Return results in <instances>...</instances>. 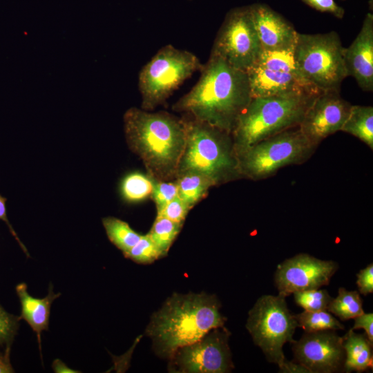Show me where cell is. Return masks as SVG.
<instances>
[{
  "label": "cell",
  "mask_w": 373,
  "mask_h": 373,
  "mask_svg": "<svg viewBox=\"0 0 373 373\" xmlns=\"http://www.w3.org/2000/svg\"><path fill=\"white\" fill-rule=\"evenodd\" d=\"M198 82L173 110L232 133L251 99L247 73L210 54Z\"/></svg>",
  "instance_id": "obj_1"
},
{
  "label": "cell",
  "mask_w": 373,
  "mask_h": 373,
  "mask_svg": "<svg viewBox=\"0 0 373 373\" xmlns=\"http://www.w3.org/2000/svg\"><path fill=\"white\" fill-rule=\"evenodd\" d=\"M214 294L173 293L154 312L146 328L155 354L169 359L177 350L190 345L211 329L223 327L227 318Z\"/></svg>",
  "instance_id": "obj_2"
},
{
  "label": "cell",
  "mask_w": 373,
  "mask_h": 373,
  "mask_svg": "<svg viewBox=\"0 0 373 373\" xmlns=\"http://www.w3.org/2000/svg\"><path fill=\"white\" fill-rule=\"evenodd\" d=\"M124 127L127 144L148 175L155 181L176 178L186 137L183 117L131 108L124 115Z\"/></svg>",
  "instance_id": "obj_3"
},
{
  "label": "cell",
  "mask_w": 373,
  "mask_h": 373,
  "mask_svg": "<svg viewBox=\"0 0 373 373\" xmlns=\"http://www.w3.org/2000/svg\"><path fill=\"white\" fill-rule=\"evenodd\" d=\"M321 92L297 90L251 98L231 133L236 155L264 139L299 126Z\"/></svg>",
  "instance_id": "obj_4"
},
{
  "label": "cell",
  "mask_w": 373,
  "mask_h": 373,
  "mask_svg": "<svg viewBox=\"0 0 373 373\" xmlns=\"http://www.w3.org/2000/svg\"><path fill=\"white\" fill-rule=\"evenodd\" d=\"M183 119L186 137L177 176L195 171L216 186L242 178L231 133L189 115Z\"/></svg>",
  "instance_id": "obj_5"
},
{
  "label": "cell",
  "mask_w": 373,
  "mask_h": 373,
  "mask_svg": "<svg viewBox=\"0 0 373 373\" xmlns=\"http://www.w3.org/2000/svg\"><path fill=\"white\" fill-rule=\"evenodd\" d=\"M344 47L336 32L298 33L294 58L301 78L321 91L340 90L347 77Z\"/></svg>",
  "instance_id": "obj_6"
},
{
  "label": "cell",
  "mask_w": 373,
  "mask_h": 373,
  "mask_svg": "<svg viewBox=\"0 0 373 373\" xmlns=\"http://www.w3.org/2000/svg\"><path fill=\"white\" fill-rule=\"evenodd\" d=\"M312 144L299 126L264 139L237 155L242 178L254 181L274 175L280 168L300 164L313 155Z\"/></svg>",
  "instance_id": "obj_7"
},
{
  "label": "cell",
  "mask_w": 373,
  "mask_h": 373,
  "mask_svg": "<svg viewBox=\"0 0 373 373\" xmlns=\"http://www.w3.org/2000/svg\"><path fill=\"white\" fill-rule=\"evenodd\" d=\"M202 66L199 58L191 52L178 49L171 44L161 48L139 74L142 109L152 111L164 103Z\"/></svg>",
  "instance_id": "obj_8"
},
{
  "label": "cell",
  "mask_w": 373,
  "mask_h": 373,
  "mask_svg": "<svg viewBox=\"0 0 373 373\" xmlns=\"http://www.w3.org/2000/svg\"><path fill=\"white\" fill-rule=\"evenodd\" d=\"M283 296L263 295L249 312L246 328L267 359L280 369L287 362L283 345L294 343L298 323Z\"/></svg>",
  "instance_id": "obj_9"
},
{
  "label": "cell",
  "mask_w": 373,
  "mask_h": 373,
  "mask_svg": "<svg viewBox=\"0 0 373 373\" xmlns=\"http://www.w3.org/2000/svg\"><path fill=\"white\" fill-rule=\"evenodd\" d=\"M229 331L211 329L198 341L177 350L169 359L168 370L174 373H227L233 364L229 346Z\"/></svg>",
  "instance_id": "obj_10"
},
{
  "label": "cell",
  "mask_w": 373,
  "mask_h": 373,
  "mask_svg": "<svg viewBox=\"0 0 373 373\" xmlns=\"http://www.w3.org/2000/svg\"><path fill=\"white\" fill-rule=\"evenodd\" d=\"M261 51L248 8L233 10L228 15L216 35L211 54L247 72L255 64Z\"/></svg>",
  "instance_id": "obj_11"
},
{
  "label": "cell",
  "mask_w": 373,
  "mask_h": 373,
  "mask_svg": "<svg viewBox=\"0 0 373 373\" xmlns=\"http://www.w3.org/2000/svg\"><path fill=\"white\" fill-rule=\"evenodd\" d=\"M338 268L333 260H323L307 254L286 259L277 267L274 281L278 294L285 297L298 291L327 285Z\"/></svg>",
  "instance_id": "obj_12"
},
{
  "label": "cell",
  "mask_w": 373,
  "mask_h": 373,
  "mask_svg": "<svg viewBox=\"0 0 373 373\" xmlns=\"http://www.w3.org/2000/svg\"><path fill=\"white\" fill-rule=\"evenodd\" d=\"M343 338L334 330L305 332L293 343L294 362L311 373H332L343 369L345 350Z\"/></svg>",
  "instance_id": "obj_13"
},
{
  "label": "cell",
  "mask_w": 373,
  "mask_h": 373,
  "mask_svg": "<svg viewBox=\"0 0 373 373\" xmlns=\"http://www.w3.org/2000/svg\"><path fill=\"white\" fill-rule=\"evenodd\" d=\"M340 90L323 91L307 108L299 128L308 140L318 145L329 135L341 130L352 104L340 95Z\"/></svg>",
  "instance_id": "obj_14"
},
{
  "label": "cell",
  "mask_w": 373,
  "mask_h": 373,
  "mask_svg": "<svg viewBox=\"0 0 373 373\" xmlns=\"http://www.w3.org/2000/svg\"><path fill=\"white\" fill-rule=\"evenodd\" d=\"M262 50H294L298 32L278 13L264 4L249 8Z\"/></svg>",
  "instance_id": "obj_15"
},
{
  "label": "cell",
  "mask_w": 373,
  "mask_h": 373,
  "mask_svg": "<svg viewBox=\"0 0 373 373\" xmlns=\"http://www.w3.org/2000/svg\"><path fill=\"white\" fill-rule=\"evenodd\" d=\"M347 76H352L363 91L373 90V15L367 13L352 43L344 48Z\"/></svg>",
  "instance_id": "obj_16"
},
{
  "label": "cell",
  "mask_w": 373,
  "mask_h": 373,
  "mask_svg": "<svg viewBox=\"0 0 373 373\" xmlns=\"http://www.w3.org/2000/svg\"><path fill=\"white\" fill-rule=\"evenodd\" d=\"M251 98L267 97L297 90H318L299 75L254 65L247 71Z\"/></svg>",
  "instance_id": "obj_17"
},
{
  "label": "cell",
  "mask_w": 373,
  "mask_h": 373,
  "mask_svg": "<svg viewBox=\"0 0 373 373\" xmlns=\"http://www.w3.org/2000/svg\"><path fill=\"white\" fill-rule=\"evenodd\" d=\"M15 289L21 306L19 318L24 319L37 334L41 350V334L43 331L48 329L51 305L61 294H55L52 287H50L46 297L34 298L28 294L27 285L23 283L18 284Z\"/></svg>",
  "instance_id": "obj_18"
},
{
  "label": "cell",
  "mask_w": 373,
  "mask_h": 373,
  "mask_svg": "<svg viewBox=\"0 0 373 373\" xmlns=\"http://www.w3.org/2000/svg\"><path fill=\"white\" fill-rule=\"evenodd\" d=\"M345 357V372H361L372 367V343L365 334H357L352 328L343 336Z\"/></svg>",
  "instance_id": "obj_19"
},
{
  "label": "cell",
  "mask_w": 373,
  "mask_h": 373,
  "mask_svg": "<svg viewBox=\"0 0 373 373\" xmlns=\"http://www.w3.org/2000/svg\"><path fill=\"white\" fill-rule=\"evenodd\" d=\"M175 182L178 196L190 209L207 194L211 186H216L208 177L195 171L178 175Z\"/></svg>",
  "instance_id": "obj_20"
},
{
  "label": "cell",
  "mask_w": 373,
  "mask_h": 373,
  "mask_svg": "<svg viewBox=\"0 0 373 373\" xmlns=\"http://www.w3.org/2000/svg\"><path fill=\"white\" fill-rule=\"evenodd\" d=\"M341 131L350 133L373 149V107L352 105Z\"/></svg>",
  "instance_id": "obj_21"
},
{
  "label": "cell",
  "mask_w": 373,
  "mask_h": 373,
  "mask_svg": "<svg viewBox=\"0 0 373 373\" xmlns=\"http://www.w3.org/2000/svg\"><path fill=\"white\" fill-rule=\"evenodd\" d=\"M102 224L110 241L123 254L132 248L142 236L127 222L115 217L104 218Z\"/></svg>",
  "instance_id": "obj_22"
},
{
  "label": "cell",
  "mask_w": 373,
  "mask_h": 373,
  "mask_svg": "<svg viewBox=\"0 0 373 373\" xmlns=\"http://www.w3.org/2000/svg\"><path fill=\"white\" fill-rule=\"evenodd\" d=\"M327 311L341 321H347L363 314V300L357 291L338 289V296L330 301Z\"/></svg>",
  "instance_id": "obj_23"
},
{
  "label": "cell",
  "mask_w": 373,
  "mask_h": 373,
  "mask_svg": "<svg viewBox=\"0 0 373 373\" xmlns=\"http://www.w3.org/2000/svg\"><path fill=\"white\" fill-rule=\"evenodd\" d=\"M183 223L166 218L156 217L153 224L147 233L159 249L162 257L166 256L169 250L180 233Z\"/></svg>",
  "instance_id": "obj_24"
},
{
  "label": "cell",
  "mask_w": 373,
  "mask_h": 373,
  "mask_svg": "<svg viewBox=\"0 0 373 373\" xmlns=\"http://www.w3.org/2000/svg\"><path fill=\"white\" fill-rule=\"evenodd\" d=\"M155 180L139 172L126 175L120 184L122 198L128 202L141 201L151 195Z\"/></svg>",
  "instance_id": "obj_25"
},
{
  "label": "cell",
  "mask_w": 373,
  "mask_h": 373,
  "mask_svg": "<svg viewBox=\"0 0 373 373\" xmlns=\"http://www.w3.org/2000/svg\"><path fill=\"white\" fill-rule=\"evenodd\" d=\"M298 327L305 332L344 329V325L327 310L307 311L294 315Z\"/></svg>",
  "instance_id": "obj_26"
},
{
  "label": "cell",
  "mask_w": 373,
  "mask_h": 373,
  "mask_svg": "<svg viewBox=\"0 0 373 373\" xmlns=\"http://www.w3.org/2000/svg\"><path fill=\"white\" fill-rule=\"evenodd\" d=\"M254 65L267 69L293 73L300 76L295 64L294 50L277 51L262 50Z\"/></svg>",
  "instance_id": "obj_27"
},
{
  "label": "cell",
  "mask_w": 373,
  "mask_h": 373,
  "mask_svg": "<svg viewBox=\"0 0 373 373\" xmlns=\"http://www.w3.org/2000/svg\"><path fill=\"white\" fill-rule=\"evenodd\" d=\"M296 303L307 311L327 310L333 298L326 289H312L293 293Z\"/></svg>",
  "instance_id": "obj_28"
},
{
  "label": "cell",
  "mask_w": 373,
  "mask_h": 373,
  "mask_svg": "<svg viewBox=\"0 0 373 373\" xmlns=\"http://www.w3.org/2000/svg\"><path fill=\"white\" fill-rule=\"evenodd\" d=\"M124 256L139 264H150L162 258V255L148 234L142 235L140 240Z\"/></svg>",
  "instance_id": "obj_29"
},
{
  "label": "cell",
  "mask_w": 373,
  "mask_h": 373,
  "mask_svg": "<svg viewBox=\"0 0 373 373\" xmlns=\"http://www.w3.org/2000/svg\"><path fill=\"white\" fill-rule=\"evenodd\" d=\"M178 193L176 182L155 181L151 195L156 204L157 212L178 195Z\"/></svg>",
  "instance_id": "obj_30"
},
{
  "label": "cell",
  "mask_w": 373,
  "mask_h": 373,
  "mask_svg": "<svg viewBox=\"0 0 373 373\" xmlns=\"http://www.w3.org/2000/svg\"><path fill=\"white\" fill-rule=\"evenodd\" d=\"M20 318L8 314L0 306V345L10 347Z\"/></svg>",
  "instance_id": "obj_31"
},
{
  "label": "cell",
  "mask_w": 373,
  "mask_h": 373,
  "mask_svg": "<svg viewBox=\"0 0 373 373\" xmlns=\"http://www.w3.org/2000/svg\"><path fill=\"white\" fill-rule=\"evenodd\" d=\"M189 210L190 208L177 195L157 212V216L183 223Z\"/></svg>",
  "instance_id": "obj_32"
},
{
  "label": "cell",
  "mask_w": 373,
  "mask_h": 373,
  "mask_svg": "<svg viewBox=\"0 0 373 373\" xmlns=\"http://www.w3.org/2000/svg\"><path fill=\"white\" fill-rule=\"evenodd\" d=\"M314 9L323 12H328L338 19H343L345 11L334 0H302Z\"/></svg>",
  "instance_id": "obj_33"
},
{
  "label": "cell",
  "mask_w": 373,
  "mask_h": 373,
  "mask_svg": "<svg viewBox=\"0 0 373 373\" xmlns=\"http://www.w3.org/2000/svg\"><path fill=\"white\" fill-rule=\"evenodd\" d=\"M356 284L359 292L366 296L373 292V265L369 264L357 274Z\"/></svg>",
  "instance_id": "obj_34"
},
{
  "label": "cell",
  "mask_w": 373,
  "mask_h": 373,
  "mask_svg": "<svg viewBox=\"0 0 373 373\" xmlns=\"http://www.w3.org/2000/svg\"><path fill=\"white\" fill-rule=\"evenodd\" d=\"M352 329H363L366 332V336L371 343L373 344V314L363 312L361 315L355 317Z\"/></svg>",
  "instance_id": "obj_35"
},
{
  "label": "cell",
  "mask_w": 373,
  "mask_h": 373,
  "mask_svg": "<svg viewBox=\"0 0 373 373\" xmlns=\"http://www.w3.org/2000/svg\"><path fill=\"white\" fill-rule=\"evenodd\" d=\"M7 201V199L0 195V220L5 222L7 224L10 232L12 235V236L15 238L18 244L19 245L21 249L23 251V252L26 254L27 256H29V254L27 251L26 247L25 245L21 242L19 238L18 237L17 234L16 233L15 231L14 230L13 227H12L11 224L10 223L8 218L7 217L6 213V202Z\"/></svg>",
  "instance_id": "obj_36"
},
{
  "label": "cell",
  "mask_w": 373,
  "mask_h": 373,
  "mask_svg": "<svg viewBox=\"0 0 373 373\" xmlns=\"http://www.w3.org/2000/svg\"><path fill=\"white\" fill-rule=\"evenodd\" d=\"M10 347H8L6 350L5 356L0 361V373L14 372V370L10 362Z\"/></svg>",
  "instance_id": "obj_37"
},
{
  "label": "cell",
  "mask_w": 373,
  "mask_h": 373,
  "mask_svg": "<svg viewBox=\"0 0 373 373\" xmlns=\"http://www.w3.org/2000/svg\"><path fill=\"white\" fill-rule=\"evenodd\" d=\"M52 368L55 372L58 373H74L79 372L74 370L70 369L67 365L61 361L59 359H57L53 362Z\"/></svg>",
  "instance_id": "obj_38"
},
{
  "label": "cell",
  "mask_w": 373,
  "mask_h": 373,
  "mask_svg": "<svg viewBox=\"0 0 373 373\" xmlns=\"http://www.w3.org/2000/svg\"><path fill=\"white\" fill-rule=\"evenodd\" d=\"M8 347H6V350H5V352L3 354L2 352H0V361L3 358V357L5 356V354H6V350Z\"/></svg>",
  "instance_id": "obj_39"
}]
</instances>
